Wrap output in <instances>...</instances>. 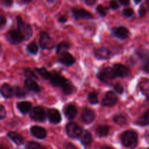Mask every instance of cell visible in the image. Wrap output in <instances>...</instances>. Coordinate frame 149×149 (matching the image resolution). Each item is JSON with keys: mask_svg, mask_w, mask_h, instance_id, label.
I'll use <instances>...</instances> for the list:
<instances>
[{"mask_svg": "<svg viewBox=\"0 0 149 149\" xmlns=\"http://www.w3.org/2000/svg\"><path fill=\"white\" fill-rule=\"evenodd\" d=\"M35 71H37L45 79L49 80L51 84L53 86H55V87H61L68 80L65 79L64 77H63L62 75H61L59 73L56 72L55 71H49L46 68H44V67L40 68H35Z\"/></svg>", "mask_w": 149, "mask_h": 149, "instance_id": "cell-1", "label": "cell"}, {"mask_svg": "<svg viewBox=\"0 0 149 149\" xmlns=\"http://www.w3.org/2000/svg\"><path fill=\"white\" fill-rule=\"evenodd\" d=\"M138 134L133 130L125 131L121 135V141L122 144L127 148H135L138 144Z\"/></svg>", "mask_w": 149, "mask_h": 149, "instance_id": "cell-2", "label": "cell"}, {"mask_svg": "<svg viewBox=\"0 0 149 149\" xmlns=\"http://www.w3.org/2000/svg\"><path fill=\"white\" fill-rule=\"evenodd\" d=\"M16 21H17V29L22 33L24 37V40L30 39L32 36V33H33L31 26L29 23H26V22L23 21L20 16H17Z\"/></svg>", "mask_w": 149, "mask_h": 149, "instance_id": "cell-3", "label": "cell"}, {"mask_svg": "<svg viewBox=\"0 0 149 149\" xmlns=\"http://www.w3.org/2000/svg\"><path fill=\"white\" fill-rule=\"evenodd\" d=\"M97 77L102 82L107 84L114 79L116 77L113 68H110V67H106V68H102L97 73Z\"/></svg>", "mask_w": 149, "mask_h": 149, "instance_id": "cell-4", "label": "cell"}, {"mask_svg": "<svg viewBox=\"0 0 149 149\" xmlns=\"http://www.w3.org/2000/svg\"><path fill=\"white\" fill-rule=\"evenodd\" d=\"M39 45L43 49H52L55 47V42L53 39L49 36L47 32L42 31L39 34Z\"/></svg>", "mask_w": 149, "mask_h": 149, "instance_id": "cell-5", "label": "cell"}, {"mask_svg": "<svg viewBox=\"0 0 149 149\" xmlns=\"http://www.w3.org/2000/svg\"><path fill=\"white\" fill-rule=\"evenodd\" d=\"M6 39L12 45H17L24 41V37L17 29L10 30L6 33Z\"/></svg>", "mask_w": 149, "mask_h": 149, "instance_id": "cell-6", "label": "cell"}, {"mask_svg": "<svg viewBox=\"0 0 149 149\" xmlns=\"http://www.w3.org/2000/svg\"><path fill=\"white\" fill-rule=\"evenodd\" d=\"M30 118L36 122H42L46 119V113L42 106H35L30 110Z\"/></svg>", "mask_w": 149, "mask_h": 149, "instance_id": "cell-7", "label": "cell"}, {"mask_svg": "<svg viewBox=\"0 0 149 149\" xmlns=\"http://www.w3.org/2000/svg\"><path fill=\"white\" fill-rule=\"evenodd\" d=\"M65 130L66 133L70 138H77L79 137L81 133L82 132L83 130L81 127L77 123L74 122H70L65 127Z\"/></svg>", "mask_w": 149, "mask_h": 149, "instance_id": "cell-8", "label": "cell"}, {"mask_svg": "<svg viewBox=\"0 0 149 149\" xmlns=\"http://www.w3.org/2000/svg\"><path fill=\"white\" fill-rule=\"evenodd\" d=\"M72 15L76 20H91L93 19V15L87 10L82 8L72 9Z\"/></svg>", "mask_w": 149, "mask_h": 149, "instance_id": "cell-9", "label": "cell"}, {"mask_svg": "<svg viewBox=\"0 0 149 149\" xmlns=\"http://www.w3.org/2000/svg\"><path fill=\"white\" fill-rule=\"evenodd\" d=\"M111 33L113 36L117 39L124 40L127 39L130 36V32L127 28L125 26H119V27H113L111 30Z\"/></svg>", "mask_w": 149, "mask_h": 149, "instance_id": "cell-10", "label": "cell"}, {"mask_svg": "<svg viewBox=\"0 0 149 149\" xmlns=\"http://www.w3.org/2000/svg\"><path fill=\"white\" fill-rule=\"evenodd\" d=\"M119 101L118 96L113 91H108L105 95L104 98L102 100L101 105L103 106H113Z\"/></svg>", "mask_w": 149, "mask_h": 149, "instance_id": "cell-11", "label": "cell"}, {"mask_svg": "<svg viewBox=\"0 0 149 149\" xmlns=\"http://www.w3.org/2000/svg\"><path fill=\"white\" fill-rule=\"evenodd\" d=\"M113 69L114 71L115 74H116V77H121V78H125V77H128L130 74V70L123 64H114L113 66Z\"/></svg>", "mask_w": 149, "mask_h": 149, "instance_id": "cell-12", "label": "cell"}, {"mask_svg": "<svg viewBox=\"0 0 149 149\" xmlns=\"http://www.w3.org/2000/svg\"><path fill=\"white\" fill-rule=\"evenodd\" d=\"M47 116L49 122L54 125L59 124L62 120L61 113L56 109H49L47 110Z\"/></svg>", "mask_w": 149, "mask_h": 149, "instance_id": "cell-13", "label": "cell"}, {"mask_svg": "<svg viewBox=\"0 0 149 149\" xmlns=\"http://www.w3.org/2000/svg\"><path fill=\"white\" fill-rule=\"evenodd\" d=\"M81 121L85 124H90L95 119V112L93 110L87 108L83 110L81 116Z\"/></svg>", "mask_w": 149, "mask_h": 149, "instance_id": "cell-14", "label": "cell"}, {"mask_svg": "<svg viewBox=\"0 0 149 149\" xmlns=\"http://www.w3.org/2000/svg\"><path fill=\"white\" fill-rule=\"evenodd\" d=\"M95 56L98 60H107L111 56V51L109 48L102 47L95 49Z\"/></svg>", "mask_w": 149, "mask_h": 149, "instance_id": "cell-15", "label": "cell"}, {"mask_svg": "<svg viewBox=\"0 0 149 149\" xmlns=\"http://www.w3.org/2000/svg\"><path fill=\"white\" fill-rule=\"evenodd\" d=\"M59 63L66 66H71L76 62V59L69 52H65L61 54V58L58 60Z\"/></svg>", "mask_w": 149, "mask_h": 149, "instance_id": "cell-16", "label": "cell"}, {"mask_svg": "<svg viewBox=\"0 0 149 149\" xmlns=\"http://www.w3.org/2000/svg\"><path fill=\"white\" fill-rule=\"evenodd\" d=\"M31 133L35 138L38 139H44L47 136V132L45 128L38 125H34L31 127Z\"/></svg>", "mask_w": 149, "mask_h": 149, "instance_id": "cell-17", "label": "cell"}, {"mask_svg": "<svg viewBox=\"0 0 149 149\" xmlns=\"http://www.w3.org/2000/svg\"><path fill=\"white\" fill-rule=\"evenodd\" d=\"M24 85L26 88H27L30 91L33 92V93H38L41 91V87L33 79H26L25 80Z\"/></svg>", "mask_w": 149, "mask_h": 149, "instance_id": "cell-18", "label": "cell"}, {"mask_svg": "<svg viewBox=\"0 0 149 149\" xmlns=\"http://www.w3.org/2000/svg\"><path fill=\"white\" fill-rule=\"evenodd\" d=\"M0 93L4 98H11L14 95L13 88L9 84L4 83L0 87Z\"/></svg>", "mask_w": 149, "mask_h": 149, "instance_id": "cell-19", "label": "cell"}, {"mask_svg": "<svg viewBox=\"0 0 149 149\" xmlns=\"http://www.w3.org/2000/svg\"><path fill=\"white\" fill-rule=\"evenodd\" d=\"M17 108L20 113L26 114L31 109L32 104L29 101H20L17 103Z\"/></svg>", "mask_w": 149, "mask_h": 149, "instance_id": "cell-20", "label": "cell"}, {"mask_svg": "<svg viewBox=\"0 0 149 149\" xmlns=\"http://www.w3.org/2000/svg\"><path fill=\"white\" fill-rule=\"evenodd\" d=\"M7 136L17 146L23 145L24 143V138L21 135L15 132H9L7 133Z\"/></svg>", "mask_w": 149, "mask_h": 149, "instance_id": "cell-21", "label": "cell"}, {"mask_svg": "<svg viewBox=\"0 0 149 149\" xmlns=\"http://www.w3.org/2000/svg\"><path fill=\"white\" fill-rule=\"evenodd\" d=\"M79 138L81 143L84 146H85L90 145L92 143V140H93L91 133L87 130L82 131V132H81Z\"/></svg>", "mask_w": 149, "mask_h": 149, "instance_id": "cell-22", "label": "cell"}, {"mask_svg": "<svg viewBox=\"0 0 149 149\" xmlns=\"http://www.w3.org/2000/svg\"><path fill=\"white\" fill-rule=\"evenodd\" d=\"M78 111L74 105H68L65 109V115L69 120H73L77 116Z\"/></svg>", "mask_w": 149, "mask_h": 149, "instance_id": "cell-23", "label": "cell"}, {"mask_svg": "<svg viewBox=\"0 0 149 149\" xmlns=\"http://www.w3.org/2000/svg\"><path fill=\"white\" fill-rule=\"evenodd\" d=\"M110 127L106 125H100L97 127L95 130V133L99 137H106L109 134Z\"/></svg>", "mask_w": 149, "mask_h": 149, "instance_id": "cell-24", "label": "cell"}, {"mask_svg": "<svg viewBox=\"0 0 149 149\" xmlns=\"http://www.w3.org/2000/svg\"><path fill=\"white\" fill-rule=\"evenodd\" d=\"M136 54L138 55L140 58L141 60L143 61V64L145 63H148V50L144 48H141V49H138L136 51Z\"/></svg>", "mask_w": 149, "mask_h": 149, "instance_id": "cell-25", "label": "cell"}, {"mask_svg": "<svg viewBox=\"0 0 149 149\" xmlns=\"http://www.w3.org/2000/svg\"><path fill=\"white\" fill-rule=\"evenodd\" d=\"M148 113L149 110H147L141 117H139V119H138L137 120L136 124L137 125H140V126H147L149 124V119H148Z\"/></svg>", "mask_w": 149, "mask_h": 149, "instance_id": "cell-26", "label": "cell"}, {"mask_svg": "<svg viewBox=\"0 0 149 149\" xmlns=\"http://www.w3.org/2000/svg\"><path fill=\"white\" fill-rule=\"evenodd\" d=\"M13 93H14V95H15V97H17V98L25 97L28 95L27 90H26L23 87H18V86H16L13 89Z\"/></svg>", "mask_w": 149, "mask_h": 149, "instance_id": "cell-27", "label": "cell"}, {"mask_svg": "<svg viewBox=\"0 0 149 149\" xmlns=\"http://www.w3.org/2000/svg\"><path fill=\"white\" fill-rule=\"evenodd\" d=\"M70 48V44L67 42H62L57 45L56 52L57 54H62L67 52Z\"/></svg>", "mask_w": 149, "mask_h": 149, "instance_id": "cell-28", "label": "cell"}, {"mask_svg": "<svg viewBox=\"0 0 149 149\" xmlns=\"http://www.w3.org/2000/svg\"><path fill=\"white\" fill-rule=\"evenodd\" d=\"M140 89H141V91L142 92L143 94L147 97L148 99V87H149V82L148 79H146L142 80V81L140 82L139 84Z\"/></svg>", "mask_w": 149, "mask_h": 149, "instance_id": "cell-29", "label": "cell"}, {"mask_svg": "<svg viewBox=\"0 0 149 149\" xmlns=\"http://www.w3.org/2000/svg\"><path fill=\"white\" fill-rule=\"evenodd\" d=\"M63 90V93L65 95H70L73 93L74 91V85L72 84V83L68 80L66 81V83L63 84V85L61 87Z\"/></svg>", "mask_w": 149, "mask_h": 149, "instance_id": "cell-30", "label": "cell"}, {"mask_svg": "<svg viewBox=\"0 0 149 149\" xmlns=\"http://www.w3.org/2000/svg\"><path fill=\"white\" fill-rule=\"evenodd\" d=\"M26 49H27V51L29 53L32 54V55H36L38 52V51H39V47H38L36 42L33 41V42H30V43L27 45Z\"/></svg>", "mask_w": 149, "mask_h": 149, "instance_id": "cell-31", "label": "cell"}, {"mask_svg": "<svg viewBox=\"0 0 149 149\" xmlns=\"http://www.w3.org/2000/svg\"><path fill=\"white\" fill-rule=\"evenodd\" d=\"M113 119L114 123L118 125H125L127 124V119L123 115H116L113 116Z\"/></svg>", "mask_w": 149, "mask_h": 149, "instance_id": "cell-32", "label": "cell"}, {"mask_svg": "<svg viewBox=\"0 0 149 149\" xmlns=\"http://www.w3.org/2000/svg\"><path fill=\"white\" fill-rule=\"evenodd\" d=\"M87 98H88L89 102L93 105H95L98 103V97H97V95L95 93L92 92V93H89Z\"/></svg>", "mask_w": 149, "mask_h": 149, "instance_id": "cell-33", "label": "cell"}, {"mask_svg": "<svg viewBox=\"0 0 149 149\" xmlns=\"http://www.w3.org/2000/svg\"><path fill=\"white\" fill-rule=\"evenodd\" d=\"M23 73H24V76L27 79H38L37 76L33 72L32 70H31L29 68H26L23 70Z\"/></svg>", "mask_w": 149, "mask_h": 149, "instance_id": "cell-34", "label": "cell"}, {"mask_svg": "<svg viewBox=\"0 0 149 149\" xmlns=\"http://www.w3.org/2000/svg\"><path fill=\"white\" fill-rule=\"evenodd\" d=\"M26 149H42V146L36 142L29 141L26 143Z\"/></svg>", "mask_w": 149, "mask_h": 149, "instance_id": "cell-35", "label": "cell"}, {"mask_svg": "<svg viewBox=\"0 0 149 149\" xmlns=\"http://www.w3.org/2000/svg\"><path fill=\"white\" fill-rule=\"evenodd\" d=\"M107 10L108 8L103 7L101 4H99V5L97 6V7H96V11H97V13L103 17H106V13H107Z\"/></svg>", "mask_w": 149, "mask_h": 149, "instance_id": "cell-36", "label": "cell"}, {"mask_svg": "<svg viewBox=\"0 0 149 149\" xmlns=\"http://www.w3.org/2000/svg\"><path fill=\"white\" fill-rule=\"evenodd\" d=\"M122 14H123L124 16L127 17H130L133 15L134 11L131 8H125L124 9L123 11H122Z\"/></svg>", "mask_w": 149, "mask_h": 149, "instance_id": "cell-37", "label": "cell"}, {"mask_svg": "<svg viewBox=\"0 0 149 149\" xmlns=\"http://www.w3.org/2000/svg\"><path fill=\"white\" fill-rule=\"evenodd\" d=\"M113 89H114L115 91H116V93H119V94H122L124 92L123 87H122V84H120L119 83L115 84L114 86H113Z\"/></svg>", "mask_w": 149, "mask_h": 149, "instance_id": "cell-38", "label": "cell"}, {"mask_svg": "<svg viewBox=\"0 0 149 149\" xmlns=\"http://www.w3.org/2000/svg\"><path fill=\"white\" fill-rule=\"evenodd\" d=\"M6 116H7V111L2 105H0V119H5Z\"/></svg>", "mask_w": 149, "mask_h": 149, "instance_id": "cell-39", "label": "cell"}, {"mask_svg": "<svg viewBox=\"0 0 149 149\" xmlns=\"http://www.w3.org/2000/svg\"><path fill=\"white\" fill-rule=\"evenodd\" d=\"M1 5L5 7H10L13 5V0H1Z\"/></svg>", "mask_w": 149, "mask_h": 149, "instance_id": "cell-40", "label": "cell"}, {"mask_svg": "<svg viewBox=\"0 0 149 149\" xmlns=\"http://www.w3.org/2000/svg\"><path fill=\"white\" fill-rule=\"evenodd\" d=\"M146 12L147 10L143 5L141 6V7L139 8V10H138V13H139V15L140 17H144L146 14Z\"/></svg>", "mask_w": 149, "mask_h": 149, "instance_id": "cell-41", "label": "cell"}, {"mask_svg": "<svg viewBox=\"0 0 149 149\" xmlns=\"http://www.w3.org/2000/svg\"><path fill=\"white\" fill-rule=\"evenodd\" d=\"M109 5H110L111 8L113 9V10H117L119 7V5L115 0H111V1H110Z\"/></svg>", "mask_w": 149, "mask_h": 149, "instance_id": "cell-42", "label": "cell"}, {"mask_svg": "<svg viewBox=\"0 0 149 149\" xmlns=\"http://www.w3.org/2000/svg\"><path fill=\"white\" fill-rule=\"evenodd\" d=\"M7 23V18L4 15H0V29H2Z\"/></svg>", "mask_w": 149, "mask_h": 149, "instance_id": "cell-43", "label": "cell"}, {"mask_svg": "<svg viewBox=\"0 0 149 149\" xmlns=\"http://www.w3.org/2000/svg\"><path fill=\"white\" fill-rule=\"evenodd\" d=\"M86 4L88 6H93L96 3L97 0H84Z\"/></svg>", "mask_w": 149, "mask_h": 149, "instance_id": "cell-44", "label": "cell"}, {"mask_svg": "<svg viewBox=\"0 0 149 149\" xmlns=\"http://www.w3.org/2000/svg\"><path fill=\"white\" fill-rule=\"evenodd\" d=\"M58 21L60 23H65V22L67 21V17H65V15H61L60 16V17L58 18Z\"/></svg>", "mask_w": 149, "mask_h": 149, "instance_id": "cell-45", "label": "cell"}, {"mask_svg": "<svg viewBox=\"0 0 149 149\" xmlns=\"http://www.w3.org/2000/svg\"><path fill=\"white\" fill-rule=\"evenodd\" d=\"M122 5L128 6L130 4V0H118Z\"/></svg>", "mask_w": 149, "mask_h": 149, "instance_id": "cell-46", "label": "cell"}, {"mask_svg": "<svg viewBox=\"0 0 149 149\" xmlns=\"http://www.w3.org/2000/svg\"><path fill=\"white\" fill-rule=\"evenodd\" d=\"M65 149H77V148H76V147L74 146L73 144L67 143L66 146H65Z\"/></svg>", "mask_w": 149, "mask_h": 149, "instance_id": "cell-47", "label": "cell"}, {"mask_svg": "<svg viewBox=\"0 0 149 149\" xmlns=\"http://www.w3.org/2000/svg\"><path fill=\"white\" fill-rule=\"evenodd\" d=\"M102 149H114V148H111V147H110V146H105L102 147Z\"/></svg>", "mask_w": 149, "mask_h": 149, "instance_id": "cell-48", "label": "cell"}, {"mask_svg": "<svg viewBox=\"0 0 149 149\" xmlns=\"http://www.w3.org/2000/svg\"><path fill=\"white\" fill-rule=\"evenodd\" d=\"M22 1L25 3H30V2H31L33 0H22Z\"/></svg>", "mask_w": 149, "mask_h": 149, "instance_id": "cell-49", "label": "cell"}, {"mask_svg": "<svg viewBox=\"0 0 149 149\" xmlns=\"http://www.w3.org/2000/svg\"><path fill=\"white\" fill-rule=\"evenodd\" d=\"M141 1H142V0H134V1H135V4H139Z\"/></svg>", "mask_w": 149, "mask_h": 149, "instance_id": "cell-50", "label": "cell"}, {"mask_svg": "<svg viewBox=\"0 0 149 149\" xmlns=\"http://www.w3.org/2000/svg\"><path fill=\"white\" fill-rule=\"evenodd\" d=\"M1 52H2V47H1V45L0 44V54L1 53Z\"/></svg>", "mask_w": 149, "mask_h": 149, "instance_id": "cell-51", "label": "cell"}, {"mask_svg": "<svg viewBox=\"0 0 149 149\" xmlns=\"http://www.w3.org/2000/svg\"><path fill=\"white\" fill-rule=\"evenodd\" d=\"M48 1H49V2H52V1H54V0H47Z\"/></svg>", "mask_w": 149, "mask_h": 149, "instance_id": "cell-52", "label": "cell"}, {"mask_svg": "<svg viewBox=\"0 0 149 149\" xmlns=\"http://www.w3.org/2000/svg\"><path fill=\"white\" fill-rule=\"evenodd\" d=\"M0 149H6V148H2V147H1V146H0Z\"/></svg>", "mask_w": 149, "mask_h": 149, "instance_id": "cell-53", "label": "cell"}, {"mask_svg": "<svg viewBox=\"0 0 149 149\" xmlns=\"http://www.w3.org/2000/svg\"><path fill=\"white\" fill-rule=\"evenodd\" d=\"M42 149H46V148H43V147H42Z\"/></svg>", "mask_w": 149, "mask_h": 149, "instance_id": "cell-54", "label": "cell"}, {"mask_svg": "<svg viewBox=\"0 0 149 149\" xmlns=\"http://www.w3.org/2000/svg\"><path fill=\"white\" fill-rule=\"evenodd\" d=\"M146 149H148V148H146Z\"/></svg>", "mask_w": 149, "mask_h": 149, "instance_id": "cell-55", "label": "cell"}]
</instances>
